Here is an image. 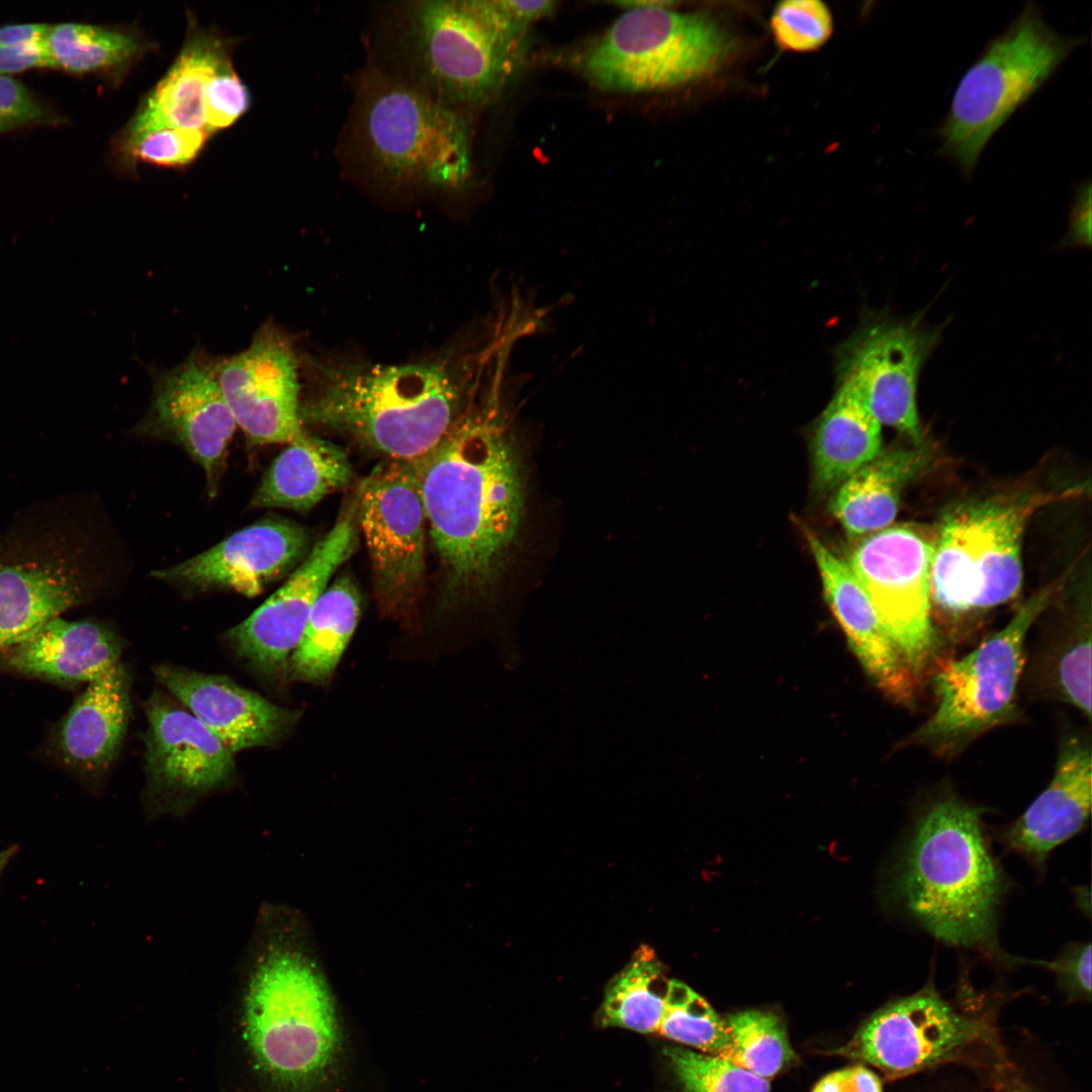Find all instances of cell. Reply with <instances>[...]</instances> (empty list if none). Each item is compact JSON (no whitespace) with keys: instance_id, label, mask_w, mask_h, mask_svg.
<instances>
[{"instance_id":"1","label":"cell","mask_w":1092,"mask_h":1092,"mask_svg":"<svg viewBox=\"0 0 1092 1092\" xmlns=\"http://www.w3.org/2000/svg\"><path fill=\"white\" fill-rule=\"evenodd\" d=\"M491 395L467 407L447 435L412 462L427 527L454 590L499 573L525 518L526 471L518 444Z\"/></svg>"},{"instance_id":"2","label":"cell","mask_w":1092,"mask_h":1092,"mask_svg":"<svg viewBox=\"0 0 1092 1092\" xmlns=\"http://www.w3.org/2000/svg\"><path fill=\"white\" fill-rule=\"evenodd\" d=\"M244 963L243 1035L267 1089L339 1092L349 1066L347 1028L323 977L287 939L273 907L260 909Z\"/></svg>"},{"instance_id":"3","label":"cell","mask_w":1092,"mask_h":1092,"mask_svg":"<svg viewBox=\"0 0 1092 1092\" xmlns=\"http://www.w3.org/2000/svg\"><path fill=\"white\" fill-rule=\"evenodd\" d=\"M453 364L312 362L314 386L301 401V421L349 436L388 461L415 462L469 406V379Z\"/></svg>"},{"instance_id":"4","label":"cell","mask_w":1092,"mask_h":1092,"mask_svg":"<svg viewBox=\"0 0 1092 1092\" xmlns=\"http://www.w3.org/2000/svg\"><path fill=\"white\" fill-rule=\"evenodd\" d=\"M345 144L356 177L390 194H456L471 175L468 116L375 66L359 80Z\"/></svg>"},{"instance_id":"5","label":"cell","mask_w":1092,"mask_h":1092,"mask_svg":"<svg viewBox=\"0 0 1092 1092\" xmlns=\"http://www.w3.org/2000/svg\"><path fill=\"white\" fill-rule=\"evenodd\" d=\"M896 892L936 938L971 946L992 937L1003 893L981 810L944 793L922 810L898 863Z\"/></svg>"},{"instance_id":"6","label":"cell","mask_w":1092,"mask_h":1092,"mask_svg":"<svg viewBox=\"0 0 1092 1092\" xmlns=\"http://www.w3.org/2000/svg\"><path fill=\"white\" fill-rule=\"evenodd\" d=\"M393 31L404 71L392 75L464 115L491 100L511 79L526 32L495 0L403 3Z\"/></svg>"},{"instance_id":"7","label":"cell","mask_w":1092,"mask_h":1092,"mask_svg":"<svg viewBox=\"0 0 1092 1092\" xmlns=\"http://www.w3.org/2000/svg\"><path fill=\"white\" fill-rule=\"evenodd\" d=\"M1083 487L1027 490L949 507L934 537L931 601L951 618L979 614L1014 599L1022 584L1021 544L1030 518Z\"/></svg>"},{"instance_id":"8","label":"cell","mask_w":1092,"mask_h":1092,"mask_svg":"<svg viewBox=\"0 0 1092 1092\" xmlns=\"http://www.w3.org/2000/svg\"><path fill=\"white\" fill-rule=\"evenodd\" d=\"M1085 41L1053 29L1039 7L1026 2L961 78L936 129L939 155L972 178L992 136Z\"/></svg>"},{"instance_id":"9","label":"cell","mask_w":1092,"mask_h":1092,"mask_svg":"<svg viewBox=\"0 0 1092 1092\" xmlns=\"http://www.w3.org/2000/svg\"><path fill=\"white\" fill-rule=\"evenodd\" d=\"M627 11L581 57L584 77L599 89L664 90L715 72L734 41L711 16L679 12L667 1H619Z\"/></svg>"},{"instance_id":"10","label":"cell","mask_w":1092,"mask_h":1092,"mask_svg":"<svg viewBox=\"0 0 1092 1092\" xmlns=\"http://www.w3.org/2000/svg\"><path fill=\"white\" fill-rule=\"evenodd\" d=\"M1059 590V582L1044 586L1019 607L1005 627L970 653L933 664L935 709L906 738V746L919 745L951 757L979 736L1017 717L1026 636Z\"/></svg>"},{"instance_id":"11","label":"cell","mask_w":1092,"mask_h":1092,"mask_svg":"<svg viewBox=\"0 0 1092 1092\" xmlns=\"http://www.w3.org/2000/svg\"><path fill=\"white\" fill-rule=\"evenodd\" d=\"M934 537L917 526L891 525L861 538L846 560L918 681L937 660L930 593Z\"/></svg>"},{"instance_id":"12","label":"cell","mask_w":1092,"mask_h":1092,"mask_svg":"<svg viewBox=\"0 0 1092 1092\" xmlns=\"http://www.w3.org/2000/svg\"><path fill=\"white\" fill-rule=\"evenodd\" d=\"M991 1027L957 1010L928 984L874 1012L835 1053L899 1079L960 1060L987 1043Z\"/></svg>"},{"instance_id":"13","label":"cell","mask_w":1092,"mask_h":1092,"mask_svg":"<svg viewBox=\"0 0 1092 1092\" xmlns=\"http://www.w3.org/2000/svg\"><path fill=\"white\" fill-rule=\"evenodd\" d=\"M354 498L380 604L400 615L414 603L425 570L427 520L414 464H378Z\"/></svg>"},{"instance_id":"14","label":"cell","mask_w":1092,"mask_h":1092,"mask_svg":"<svg viewBox=\"0 0 1092 1092\" xmlns=\"http://www.w3.org/2000/svg\"><path fill=\"white\" fill-rule=\"evenodd\" d=\"M358 540L353 498L286 582L228 632V641L237 654L265 675L287 671L316 600L332 575L354 553Z\"/></svg>"},{"instance_id":"15","label":"cell","mask_w":1092,"mask_h":1092,"mask_svg":"<svg viewBox=\"0 0 1092 1092\" xmlns=\"http://www.w3.org/2000/svg\"><path fill=\"white\" fill-rule=\"evenodd\" d=\"M149 817H182L235 777L234 753L189 711L155 694L145 705Z\"/></svg>"},{"instance_id":"16","label":"cell","mask_w":1092,"mask_h":1092,"mask_svg":"<svg viewBox=\"0 0 1092 1092\" xmlns=\"http://www.w3.org/2000/svg\"><path fill=\"white\" fill-rule=\"evenodd\" d=\"M937 339L936 332L914 321L866 322L838 349V378H848L858 387L881 425L911 442H923L917 385Z\"/></svg>"},{"instance_id":"17","label":"cell","mask_w":1092,"mask_h":1092,"mask_svg":"<svg viewBox=\"0 0 1092 1092\" xmlns=\"http://www.w3.org/2000/svg\"><path fill=\"white\" fill-rule=\"evenodd\" d=\"M220 389L248 442L291 443L304 431L299 359L291 341L264 324L242 352L216 361Z\"/></svg>"},{"instance_id":"18","label":"cell","mask_w":1092,"mask_h":1092,"mask_svg":"<svg viewBox=\"0 0 1092 1092\" xmlns=\"http://www.w3.org/2000/svg\"><path fill=\"white\" fill-rule=\"evenodd\" d=\"M153 397L142 429L182 446L216 491L236 420L220 389L216 361L193 352L183 362L155 373Z\"/></svg>"},{"instance_id":"19","label":"cell","mask_w":1092,"mask_h":1092,"mask_svg":"<svg viewBox=\"0 0 1092 1092\" xmlns=\"http://www.w3.org/2000/svg\"><path fill=\"white\" fill-rule=\"evenodd\" d=\"M306 552L304 528L288 520L270 519L248 526L179 564L156 570L153 576L254 597L301 562Z\"/></svg>"},{"instance_id":"20","label":"cell","mask_w":1092,"mask_h":1092,"mask_svg":"<svg viewBox=\"0 0 1092 1092\" xmlns=\"http://www.w3.org/2000/svg\"><path fill=\"white\" fill-rule=\"evenodd\" d=\"M804 536L821 578L825 600L849 646L874 684L906 706L915 700L918 679L910 670L866 589L846 560L833 553L809 528Z\"/></svg>"},{"instance_id":"21","label":"cell","mask_w":1092,"mask_h":1092,"mask_svg":"<svg viewBox=\"0 0 1092 1092\" xmlns=\"http://www.w3.org/2000/svg\"><path fill=\"white\" fill-rule=\"evenodd\" d=\"M154 674L233 753L275 744L299 716L224 675L166 664Z\"/></svg>"},{"instance_id":"22","label":"cell","mask_w":1092,"mask_h":1092,"mask_svg":"<svg viewBox=\"0 0 1092 1092\" xmlns=\"http://www.w3.org/2000/svg\"><path fill=\"white\" fill-rule=\"evenodd\" d=\"M1091 755L1089 737L1064 740L1052 781L1002 833L1007 849L1041 868L1054 848L1084 827L1091 811Z\"/></svg>"},{"instance_id":"23","label":"cell","mask_w":1092,"mask_h":1092,"mask_svg":"<svg viewBox=\"0 0 1092 1092\" xmlns=\"http://www.w3.org/2000/svg\"><path fill=\"white\" fill-rule=\"evenodd\" d=\"M119 638L102 625L56 617L0 654L16 673L73 686L89 684L119 662Z\"/></svg>"},{"instance_id":"24","label":"cell","mask_w":1092,"mask_h":1092,"mask_svg":"<svg viewBox=\"0 0 1092 1092\" xmlns=\"http://www.w3.org/2000/svg\"><path fill=\"white\" fill-rule=\"evenodd\" d=\"M130 714L129 679L119 661L87 684L60 722L61 759L83 775L104 772L118 753Z\"/></svg>"},{"instance_id":"25","label":"cell","mask_w":1092,"mask_h":1092,"mask_svg":"<svg viewBox=\"0 0 1092 1092\" xmlns=\"http://www.w3.org/2000/svg\"><path fill=\"white\" fill-rule=\"evenodd\" d=\"M187 19L186 38L180 53L164 77L142 99L127 122L129 125L207 132V84L219 62L233 54L235 40L210 28H201L191 14Z\"/></svg>"},{"instance_id":"26","label":"cell","mask_w":1092,"mask_h":1092,"mask_svg":"<svg viewBox=\"0 0 1092 1092\" xmlns=\"http://www.w3.org/2000/svg\"><path fill=\"white\" fill-rule=\"evenodd\" d=\"M930 458L925 440L881 450L833 490L830 512L851 538L891 526L904 489L927 468Z\"/></svg>"},{"instance_id":"27","label":"cell","mask_w":1092,"mask_h":1092,"mask_svg":"<svg viewBox=\"0 0 1092 1092\" xmlns=\"http://www.w3.org/2000/svg\"><path fill=\"white\" fill-rule=\"evenodd\" d=\"M838 380L811 443L813 483L820 494L833 491L882 450V425L862 393L850 379Z\"/></svg>"},{"instance_id":"28","label":"cell","mask_w":1092,"mask_h":1092,"mask_svg":"<svg viewBox=\"0 0 1092 1092\" xmlns=\"http://www.w3.org/2000/svg\"><path fill=\"white\" fill-rule=\"evenodd\" d=\"M352 473L343 448L303 432L273 460L251 506L306 512L348 485Z\"/></svg>"},{"instance_id":"29","label":"cell","mask_w":1092,"mask_h":1092,"mask_svg":"<svg viewBox=\"0 0 1092 1092\" xmlns=\"http://www.w3.org/2000/svg\"><path fill=\"white\" fill-rule=\"evenodd\" d=\"M83 589L62 561L0 564V654L76 606Z\"/></svg>"},{"instance_id":"30","label":"cell","mask_w":1092,"mask_h":1092,"mask_svg":"<svg viewBox=\"0 0 1092 1092\" xmlns=\"http://www.w3.org/2000/svg\"><path fill=\"white\" fill-rule=\"evenodd\" d=\"M46 46L52 68L99 77L111 86L120 85L131 69L156 49L135 26L76 22L50 25Z\"/></svg>"},{"instance_id":"31","label":"cell","mask_w":1092,"mask_h":1092,"mask_svg":"<svg viewBox=\"0 0 1092 1092\" xmlns=\"http://www.w3.org/2000/svg\"><path fill=\"white\" fill-rule=\"evenodd\" d=\"M360 612L361 596L349 575L327 586L289 658L292 675L313 685L328 682L355 632Z\"/></svg>"},{"instance_id":"32","label":"cell","mask_w":1092,"mask_h":1092,"mask_svg":"<svg viewBox=\"0 0 1092 1092\" xmlns=\"http://www.w3.org/2000/svg\"><path fill=\"white\" fill-rule=\"evenodd\" d=\"M669 982L653 949L641 945L607 984L597 1017L599 1025L657 1032Z\"/></svg>"},{"instance_id":"33","label":"cell","mask_w":1092,"mask_h":1092,"mask_svg":"<svg viewBox=\"0 0 1092 1092\" xmlns=\"http://www.w3.org/2000/svg\"><path fill=\"white\" fill-rule=\"evenodd\" d=\"M209 138L200 130L125 124L112 139L110 162L115 170L127 175L134 173L140 163L183 168L198 157Z\"/></svg>"},{"instance_id":"34","label":"cell","mask_w":1092,"mask_h":1092,"mask_svg":"<svg viewBox=\"0 0 1092 1092\" xmlns=\"http://www.w3.org/2000/svg\"><path fill=\"white\" fill-rule=\"evenodd\" d=\"M725 1021L731 1038L728 1060L739 1067L769 1079L793 1062L786 1027L772 1012L746 1010Z\"/></svg>"},{"instance_id":"35","label":"cell","mask_w":1092,"mask_h":1092,"mask_svg":"<svg viewBox=\"0 0 1092 1092\" xmlns=\"http://www.w3.org/2000/svg\"><path fill=\"white\" fill-rule=\"evenodd\" d=\"M662 1036L704 1054L729 1058L731 1038L726 1021L687 985L670 980L658 1030Z\"/></svg>"},{"instance_id":"36","label":"cell","mask_w":1092,"mask_h":1092,"mask_svg":"<svg viewBox=\"0 0 1092 1092\" xmlns=\"http://www.w3.org/2000/svg\"><path fill=\"white\" fill-rule=\"evenodd\" d=\"M663 1055L680 1092H769L768 1079L732 1061L681 1046H667Z\"/></svg>"},{"instance_id":"37","label":"cell","mask_w":1092,"mask_h":1092,"mask_svg":"<svg viewBox=\"0 0 1092 1092\" xmlns=\"http://www.w3.org/2000/svg\"><path fill=\"white\" fill-rule=\"evenodd\" d=\"M770 29L782 49L811 52L821 48L831 36L832 14L819 0H787L776 6Z\"/></svg>"},{"instance_id":"38","label":"cell","mask_w":1092,"mask_h":1092,"mask_svg":"<svg viewBox=\"0 0 1092 1092\" xmlns=\"http://www.w3.org/2000/svg\"><path fill=\"white\" fill-rule=\"evenodd\" d=\"M248 88L234 69L232 54L217 65L205 93L206 131L211 135L235 123L249 109Z\"/></svg>"},{"instance_id":"39","label":"cell","mask_w":1092,"mask_h":1092,"mask_svg":"<svg viewBox=\"0 0 1092 1092\" xmlns=\"http://www.w3.org/2000/svg\"><path fill=\"white\" fill-rule=\"evenodd\" d=\"M65 118L22 83L0 76V133L31 125H59Z\"/></svg>"},{"instance_id":"40","label":"cell","mask_w":1092,"mask_h":1092,"mask_svg":"<svg viewBox=\"0 0 1092 1092\" xmlns=\"http://www.w3.org/2000/svg\"><path fill=\"white\" fill-rule=\"evenodd\" d=\"M1059 980L1060 987L1070 1000L1090 1001L1091 995V944L1069 946L1054 962H1041Z\"/></svg>"},{"instance_id":"41","label":"cell","mask_w":1092,"mask_h":1092,"mask_svg":"<svg viewBox=\"0 0 1092 1092\" xmlns=\"http://www.w3.org/2000/svg\"><path fill=\"white\" fill-rule=\"evenodd\" d=\"M812 1092H883L880 1077L863 1065H855L823 1077Z\"/></svg>"},{"instance_id":"42","label":"cell","mask_w":1092,"mask_h":1092,"mask_svg":"<svg viewBox=\"0 0 1092 1092\" xmlns=\"http://www.w3.org/2000/svg\"><path fill=\"white\" fill-rule=\"evenodd\" d=\"M35 67H51L46 40L24 46H0V76Z\"/></svg>"},{"instance_id":"43","label":"cell","mask_w":1092,"mask_h":1092,"mask_svg":"<svg viewBox=\"0 0 1092 1092\" xmlns=\"http://www.w3.org/2000/svg\"><path fill=\"white\" fill-rule=\"evenodd\" d=\"M1070 219V238L1074 243H1090L1091 183L1078 185Z\"/></svg>"},{"instance_id":"44","label":"cell","mask_w":1092,"mask_h":1092,"mask_svg":"<svg viewBox=\"0 0 1092 1092\" xmlns=\"http://www.w3.org/2000/svg\"><path fill=\"white\" fill-rule=\"evenodd\" d=\"M498 7L506 16L518 27L526 30L527 26L543 16L549 15L556 6V2L542 1H518L498 0Z\"/></svg>"},{"instance_id":"45","label":"cell","mask_w":1092,"mask_h":1092,"mask_svg":"<svg viewBox=\"0 0 1092 1092\" xmlns=\"http://www.w3.org/2000/svg\"><path fill=\"white\" fill-rule=\"evenodd\" d=\"M50 25L43 23H19L0 26V46H24L47 39Z\"/></svg>"},{"instance_id":"46","label":"cell","mask_w":1092,"mask_h":1092,"mask_svg":"<svg viewBox=\"0 0 1092 1092\" xmlns=\"http://www.w3.org/2000/svg\"><path fill=\"white\" fill-rule=\"evenodd\" d=\"M15 851H16V847H10V848H7L5 850L0 851V875H1L2 871L4 870V868L6 867V864L8 863V861L10 860V858L15 853Z\"/></svg>"}]
</instances>
